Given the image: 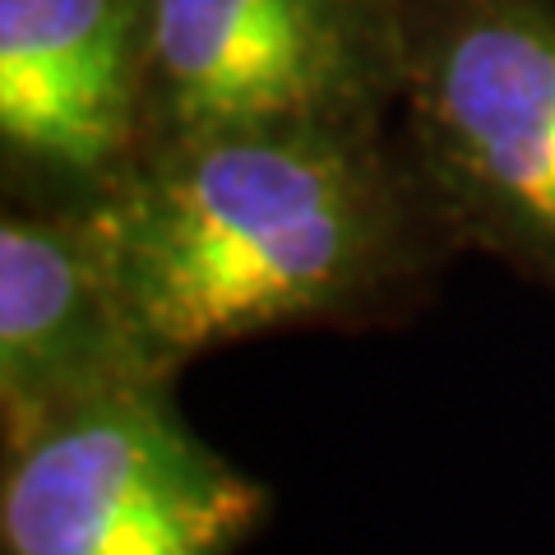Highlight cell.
Masks as SVG:
<instances>
[{
    "instance_id": "6da1fadb",
    "label": "cell",
    "mask_w": 555,
    "mask_h": 555,
    "mask_svg": "<svg viewBox=\"0 0 555 555\" xmlns=\"http://www.w3.org/2000/svg\"><path fill=\"white\" fill-rule=\"evenodd\" d=\"M89 218L167 379L269 334L393 328L463 255L393 120L153 144Z\"/></svg>"
},
{
    "instance_id": "7a4b0ae2",
    "label": "cell",
    "mask_w": 555,
    "mask_h": 555,
    "mask_svg": "<svg viewBox=\"0 0 555 555\" xmlns=\"http://www.w3.org/2000/svg\"><path fill=\"white\" fill-rule=\"evenodd\" d=\"M393 126L463 255L555 292V0H403Z\"/></svg>"
},
{
    "instance_id": "3957f363",
    "label": "cell",
    "mask_w": 555,
    "mask_h": 555,
    "mask_svg": "<svg viewBox=\"0 0 555 555\" xmlns=\"http://www.w3.org/2000/svg\"><path fill=\"white\" fill-rule=\"evenodd\" d=\"M273 491L134 385L0 444V555H236Z\"/></svg>"
},
{
    "instance_id": "277c9868",
    "label": "cell",
    "mask_w": 555,
    "mask_h": 555,
    "mask_svg": "<svg viewBox=\"0 0 555 555\" xmlns=\"http://www.w3.org/2000/svg\"><path fill=\"white\" fill-rule=\"evenodd\" d=\"M398 65L403 0H153L149 149L218 130L389 126Z\"/></svg>"
},
{
    "instance_id": "5b68a950",
    "label": "cell",
    "mask_w": 555,
    "mask_h": 555,
    "mask_svg": "<svg viewBox=\"0 0 555 555\" xmlns=\"http://www.w3.org/2000/svg\"><path fill=\"white\" fill-rule=\"evenodd\" d=\"M153 0H0V195L89 208L149 149Z\"/></svg>"
},
{
    "instance_id": "8992f818",
    "label": "cell",
    "mask_w": 555,
    "mask_h": 555,
    "mask_svg": "<svg viewBox=\"0 0 555 555\" xmlns=\"http://www.w3.org/2000/svg\"><path fill=\"white\" fill-rule=\"evenodd\" d=\"M134 385L149 361L102 259L89 208H0V444Z\"/></svg>"
}]
</instances>
